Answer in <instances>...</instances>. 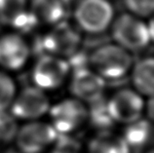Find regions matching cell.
I'll return each mask as SVG.
<instances>
[{"instance_id":"3","label":"cell","mask_w":154,"mask_h":153,"mask_svg":"<svg viewBox=\"0 0 154 153\" xmlns=\"http://www.w3.org/2000/svg\"><path fill=\"white\" fill-rule=\"evenodd\" d=\"M82 38L71 23L63 21L47 31L40 39L39 46L45 54L60 58H71L80 49Z\"/></svg>"},{"instance_id":"13","label":"cell","mask_w":154,"mask_h":153,"mask_svg":"<svg viewBox=\"0 0 154 153\" xmlns=\"http://www.w3.org/2000/svg\"><path fill=\"white\" fill-rule=\"evenodd\" d=\"M28 8L38 25L55 26L66 16V4L60 0H30Z\"/></svg>"},{"instance_id":"12","label":"cell","mask_w":154,"mask_h":153,"mask_svg":"<svg viewBox=\"0 0 154 153\" xmlns=\"http://www.w3.org/2000/svg\"><path fill=\"white\" fill-rule=\"evenodd\" d=\"M0 23L22 31H29L38 25L27 0H0Z\"/></svg>"},{"instance_id":"5","label":"cell","mask_w":154,"mask_h":153,"mask_svg":"<svg viewBox=\"0 0 154 153\" xmlns=\"http://www.w3.org/2000/svg\"><path fill=\"white\" fill-rule=\"evenodd\" d=\"M69 70V63L66 59L43 54L32 69V81L43 91L55 90L66 81Z\"/></svg>"},{"instance_id":"15","label":"cell","mask_w":154,"mask_h":153,"mask_svg":"<svg viewBox=\"0 0 154 153\" xmlns=\"http://www.w3.org/2000/svg\"><path fill=\"white\" fill-rule=\"evenodd\" d=\"M151 134L152 128L149 121L139 119L130 123L129 127L125 131L124 140L128 146H131L134 150L139 151L147 144L151 138Z\"/></svg>"},{"instance_id":"8","label":"cell","mask_w":154,"mask_h":153,"mask_svg":"<svg viewBox=\"0 0 154 153\" xmlns=\"http://www.w3.org/2000/svg\"><path fill=\"white\" fill-rule=\"evenodd\" d=\"M50 102L45 92L35 86H28L15 96L11 104L12 115L16 118L35 119L49 110Z\"/></svg>"},{"instance_id":"4","label":"cell","mask_w":154,"mask_h":153,"mask_svg":"<svg viewBox=\"0 0 154 153\" xmlns=\"http://www.w3.org/2000/svg\"><path fill=\"white\" fill-rule=\"evenodd\" d=\"M114 10L108 0H80L74 10V18L81 29L90 34H100L108 29Z\"/></svg>"},{"instance_id":"16","label":"cell","mask_w":154,"mask_h":153,"mask_svg":"<svg viewBox=\"0 0 154 153\" xmlns=\"http://www.w3.org/2000/svg\"><path fill=\"white\" fill-rule=\"evenodd\" d=\"M89 104H90V107L87 108L88 117L90 118L92 125L98 128L99 130L107 131L114 123L108 111L107 99H105L103 96Z\"/></svg>"},{"instance_id":"17","label":"cell","mask_w":154,"mask_h":153,"mask_svg":"<svg viewBox=\"0 0 154 153\" xmlns=\"http://www.w3.org/2000/svg\"><path fill=\"white\" fill-rule=\"evenodd\" d=\"M16 96V84L8 74L0 72V112L5 111Z\"/></svg>"},{"instance_id":"20","label":"cell","mask_w":154,"mask_h":153,"mask_svg":"<svg viewBox=\"0 0 154 153\" xmlns=\"http://www.w3.org/2000/svg\"><path fill=\"white\" fill-rule=\"evenodd\" d=\"M56 148L52 153H80V143L77 139L60 134L57 136Z\"/></svg>"},{"instance_id":"10","label":"cell","mask_w":154,"mask_h":153,"mask_svg":"<svg viewBox=\"0 0 154 153\" xmlns=\"http://www.w3.org/2000/svg\"><path fill=\"white\" fill-rule=\"evenodd\" d=\"M30 49L26 40L18 33L0 37V66L8 70L21 69L26 63Z\"/></svg>"},{"instance_id":"6","label":"cell","mask_w":154,"mask_h":153,"mask_svg":"<svg viewBox=\"0 0 154 153\" xmlns=\"http://www.w3.org/2000/svg\"><path fill=\"white\" fill-rule=\"evenodd\" d=\"M49 109L53 127L63 135L75 130L88 118L87 107L77 99H63Z\"/></svg>"},{"instance_id":"7","label":"cell","mask_w":154,"mask_h":153,"mask_svg":"<svg viewBox=\"0 0 154 153\" xmlns=\"http://www.w3.org/2000/svg\"><path fill=\"white\" fill-rule=\"evenodd\" d=\"M141 95L131 89H122L116 92L107 100L108 111L113 121L119 123H133L140 119L143 110Z\"/></svg>"},{"instance_id":"1","label":"cell","mask_w":154,"mask_h":153,"mask_svg":"<svg viewBox=\"0 0 154 153\" xmlns=\"http://www.w3.org/2000/svg\"><path fill=\"white\" fill-rule=\"evenodd\" d=\"M88 63L91 69L104 80H117L130 71L133 58L130 52L117 44H104L92 52Z\"/></svg>"},{"instance_id":"22","label":"cell","mask_w":154,"mask_h":153,"mask_svg":"<svg viewBox=\"0 0 154 153\" xmlns=\"http://www.w3.org/2000/svg\"><path fill=\"white\" fill-rule=\"evenodd\" d=\"M60 1H62V2H63V3H64V4H66H66H69V3H71V2H73L74 0H60Z\"/></svg>"},{"instance_id":"19","label":"cell","mask_w":154,"mask_h":153,"mask_svg":"<svg viewBox=\"0 0 154 153\" xmlns=\"http://www.w3.org/2000/svg\"><path fill=\"white\" fill-rule=\"evenodd\" d=\"M125 6L136 17L150 16L154 9V0H124Z\"/></svg>"},{"instance_id":"18","label":"cell","mask_w":154,"mask_h":153,"mask_svg":"<svg viewBox=\"0 0 154 153\" xmlns=\"http://www.w3.org/2000/svg\"><path fill=\"white\" fill-rule=\"evenodd\" d=\"M18 132V125L13 115L0 112V142H8L15 138Z\"/></svg>"},{"instance_id":"11","label":"cell","mask_w":154,"mask_h":153,"mask_svg":"<svg viewBox=\"0 0 154 153\" xmlns=\"http://www.w3.org/2000/svg\"><path fill=\"white\" fill-rule=\"evenodd\" d=\"M58 133L49 124L33 122L17 132V142L23 153H38L43 147L56 140Z\"/></svg>"},{"instance_id":"2","label":"cell","mask_w":154,"mask_h":153,"mask_svg":"<svg viewBox=\"0 0 154 153\" xmlns=\"http://www.w3.org/2000/svg\"><path fill=\"white\" fill-rule=\"evenodd\" d=\"M152 22L149 26L132 14H122L111 23V34L117 45L128 52L146 48L153 37Z\"/></svg>"},{"instance_id":"14","label":"cell","mask_w":154,"mask_h":153,"mask_svg":"<svg viewBox=\"0 0 154 153\" xmlns=\"http://www.w3.org/2000/svg\"><path fill=\"white\" fill-rule=\"evenodd\" d=\"M154 61L152 58H144L137 62L133 67L132 82L136 92L143 96H152Z\"/></svg>"},{"instance_id":"21","label":"cell","mask_w":154,"mask_h":153,"mask_svg":"<svg viewBox=\"0 0 154 153\" xmlns=\"http://www.w3.org/2000/svg\"><path fill=\"white\" fill-rule=\"evenodd\" d=\"M147 114L150 118L153 117V99H152V96H149V102L147 103Z\"/></svg>"},{"instance_id":"23","label":"cell","mask_w":154,"mask_h":153,"mask_svg":"<svg viewBox=\"0 0 154 153\" xmlns=\"http://www.w3.org/2000/svg\"><path fill=\"white\" fill-rule=\"evenodd\" d=\"M147 153H153V151H152V150H150V151H149V152H147Z\"/></svg>"},{"instance_id":"9","label":"cell","mask_w":154,"mask_h":153,"mask_svg":"<svg viewBox=\"0 0 154 153\" xmlns=\"http://www.w3.org/2000/svg\"><path fill=\"white\" fill-rule=\"evenodd\" d=\"M69 89L75 99L90 103L103 96L105 80L90 67H76L70 80Z\"/></svg>"}]
</instances>
